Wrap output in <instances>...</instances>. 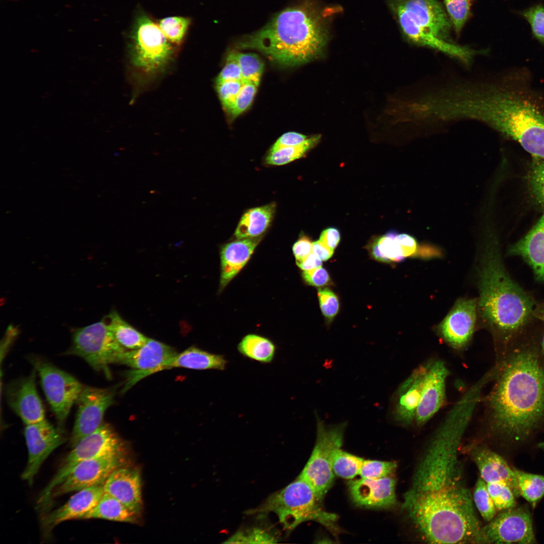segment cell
<instances>
[{"label": "cell", "instance_id": "6da1fadb", "mask_svg": "<svg viewBox=\"0 0 544 544\" xmlns=\"http://www.w3.org/2000/svg\"><path fill=\"white\" fill-rule=\"evenodd\" d=\"M475 404L460 398L437 429L418 464L402 508L430 543H474L481 528L463 482L459 446Z\"/></svg>", "mask_w": 544, "mask_h": 544}, {"label": "cell", "instance_id": "7a4b0ae2", "mask_svg": "<svg viewBox=\"0 0 544 544\" xmlns=\"http://www.w3.org/2000/svg\"><path fill=\"white\" fill-rule=\"evenodd\" d=\"M456 120L480 121L544 159V111L523 89L508 84L462 83L450 105Z\"/></svg>", "mask_w": 544, "mask_h": 544}, {"label": "cell", "instance_id": "3957f363", "mask_svg": "<svg viewBox=\"0 0 544 544\" xmlns=\"http://www.w3.org/2000/svg\"><path fill=\"white\" fill-rule=\"evenodd\" d=\"M495 376L488 399L491 428L523 440L544 420V364L536 350L522 348L508 356Z\"/></svg>", "mask_w": 544, "mask_h": 544}, {"label": "cell", "instance_id": "277c9868", "mask_svg": "<svg viewBox=\"0 0 544 544\" xmlns=\"http://www.w3.org/2000/svg\"><path fill=\"white\" fill-rule=\"evenodd\" d=\"M328 34L323 11L304 0L277 13L262 28L242 37L237 46L258 51L282 66H295L320 55Z\"/></svg>", "mask_w": 544, "mask_h": 544}, {"label": "cell", "instance_id": "5b68a950", "mask_svg": "<svg viewBox=\"0 0 544 544\" xmlns=\"http://www.w3.org/2000/svg\"><path fill=\"white\" fill-rule=\"evenodd\" d=\"M478 310L495 341L512 342L534 317L531 296L510 277L497 248H488L478 270Z\"/></svg>", "mask_w": 544, "mask_h": 544}, {"label": "cell", "instance_id": "8992f818", "mask_svg": "<svg viewBox=\"0 0 544 544\" xmlns=\"http://www.w3.org/2000/svg\"><path fill=\"white\" fill-rule=\"evenodd\" d=\"M320 501L311 486L298 477L288 486L269 496L257 508L247 513H274L287 531L293 530L303 522L312 520L336 534L338 532L337 517L325 511L320 506Z\"/></svg>", "mask_w": 544, "mask_h": 544}, {"label": "cell", "instance_id": "52a82bcc", "mask_svg": "<svg viewBox=\"0 0 544 544\" xmlns=\"http://www.w3.org/2000/svg\"><path fill=\"white\" fill-rule=\"evenodd\" d=\"M315 444L309 460L299 477L307 482L321 501L334 481L331 459L334 451L341 448L346 422L327 425L317 415Z\"/></svg>", "mask_w": 544, "mask_h": 544}, {"label": "cell", "instance_id": "ba28073f", "mask_svg": "<svg viewBox=\"0 0 544 544\" xmlns=\"http://www.w3.org/2000/svg\"><path fill=\"white\" fill-rule=\"evenodd\" d=\"M126 349L121 346L102 319L99 322L76 328L72 343L66 354L83 358L95 370L111 376L109 366L118 364Z\"/></svg>", "mask_w": 544, "mask_h": 544}, {"label": "cell", "instance_id": "9c48e42d", "mask_svg": "<svg viewBox=\"0 0 544 544\" xmlns=\"http://www.w3.org/2000/svg\"><path fill=\"white\" fill-rule=\"evenodd\" d=\"M121 441L111 426L106 423L82 438L73 447L56 474L42 491L37 501L40 509H47L50 504L53 490L66 478L74 467L86 460L119 454Z\"/></svg>", "mask_w": 544, "mask_h": 544}, {"label": "cell", "instance_id": "30bf717a", "mask_svg": "<svg viewBox=\"0 0 544 544\" xmlns=\"http://www.w3.org/2000/svg\"><path fill=\"white\" fill-rule=\"evenodd\" d=\"M130 38L133 63L146 74H153L162 69L173 53V44L158 24L144 13L136 17Z\"/></svg>", "mask_w": 544, "mask_h": 544}, {"label": "cell", "instance_id": "8fae6325", "mask_svg": "<svg viewBox=\"0 0 544 544\" xmlns=\"http://www.w3.org/2000/svg\"><path fill=\"white\" fill-rule=\"evenodd\" d=\"M536 542L530 513L524 507L502 511L482 526L475 541V543Z\"/></svg>", "mask_w": 544, "mask_h": 544}, {"label": "cell", "instance_id": "7c38bea8", "mask_svg": "<svg viewBox=\"0 0 544 544\" xmlns=\"http://www.w3.org/2000/svg\"><path fill=\"white\" fill-rule=\"evenodd\" d=\"M35 367L46 398L61 427L85 386L71 374L48 362L36 361Z\"/></svg>", "mask_w": 544, "mask_h": 544}, {"label": "cell", "instance_id": "4fadbf2b", "mask_svg": "<svg viewBox=\"0 0 544 544\" xmlns=\"http://www.w3.org/2000/svg\"><path fill=\"white\" fill-rule=\"evenodd\" d=\"M114 390L85 386L77 402L78 410L71 437L73 447L103 423L106 411L114 402Z\"/></svg>", "mask_w": 544, "mask_h": 544}, {"label": "cell", "instance_id": "5bb4252c", "mask_svg": "<svg viewBox=\"0 0 544 544\" xmlns=\"http://www.w3.org/2000/svg\"><path fill=\"white\" fill-rule=\"evenodd\" d=\"M177 353L172 347L149 338L142 347L123 353L119 364L130 367L123 391L146 376L166 369L170 360Z\"/></svg>", "mask_w": 544, "mask_h": 544}, {"label": "cell", "instance_id": "9a60e30c", "mask_svg": "<svg viewBox=\"0 0 544 544\" xmlns=\"http://www.w3.org/2000/svg\"><path fill=\"white\" fill-rule=\"evenodd\" d=\"M388 5L397 18L400 26L407 38L416 45L427 47L442 52L468 66L473 57L481 53L466 46H462L441 39L418 25L408 13L394 0H388Z\"/></svg>", "mask_w": 544, "mask_h": 544}, {"label": "cell", "instance_id": "2e32d148", "mask_svg": "<svg viewBox=\"0 0 544 544\" xmlns=\"http://www.w3.org/2000/svg\"><path fill=\"white\" fill-rule=\"evenodd\" d=\"M25 436L28 458L22 478L31 485L44 460L64 442V438L61 429L55 428L45 419L26 425Z\"/></svg>", "mask_w": 544, "mask_h": 544}, {"label": "cell", "instance_id": "e0dca14e", "mask_svg": "<svg viewBox=\"0 0 544 544\" xmlns=\"http://www.w3.org/2000/svg\"><path fill=\"white\" fill-rule=\"evenodd\" d=\"M119 464V454L84 460L79 463L52 491L51 498L104 483Z\"/></svg>", "mask_w": 544, "mask_h": 544}, {"label": "cell", "instance_id": "ac0fdd59", "mask_svg": "<svg viewBox=\"0 0 544 544\" xmlns=\"http://www.w3.org/2000/svg\"><path fill=\"white\" fill-rule=\"evenodd\" d=\"M477 309L478 299H459L440 323L439 332L450 346L461 349L469 342L475 328Z\"/></svg>", "mask_w": 544, "mask_h": 544}, {"label": "cell", "instance_id": "d6986e66", "mask_svg": "<svg viewBox=\"0 0 544 544\" xmlns=\"http://www.w3.org/2000/svg\"><path fill=\"white\" fill-rule=\"evenodd\" d=\"M449 371L442 360L426 363L421 397L415 422L422 426L438 411L445 400V384Z\"/></svg>", "mask_w": 544, "mask_h": 544}, {"label": "cell", "instance_id": "ffe728a7", "mask_svg": "<svg viewBox=\"0 0 544 544\" xmlns=\"http://www.w3.org/2000/svg\"><path fill=\"white\" fill-rule=\"evenodd\" d=\"M35 368L31 374L11 383L7 389L8 402L25 425L41 421L45 414L35 383Z\"/></svg>", "mask_w": 544, "mask_h": 544}, {"label": "cell", "instance_id": "44dd1931", "mask_svg": "<svg viewBox=\"0 0 544 544\" xmlns=\"http://www.w3.org/2000/svg\"><path fill=\"white\" fill-rule=\"evenodd\" d=\"M396 480L392 476L379 479L350 480L349 492L356 505L370 508H388L396 504Z\"/></svg>", "mask_w": 544, "mask_h": 544}, {"label": "cell", "instance_id": "7402d4cb", "mask_svg": "<svg viewBox=\"0 0 544 544\" xmlns=\"http://www.w3.org/2000/svg\"><path fill=\"white\" fill-rule=\"evenodd\" d=\"M426 364L420 365L400 384L393 395L390 414L392 419L402 426L415 422L421 397Z\"/></svg>", "mask_w": 544, "mask_h": 544}, {"label": "cell", "instance_id": "603a6c76", "mask_svg": "<svg viewBox=\"0 0 544 544\" xmlns=\"http://www.w3.org/2000/svg\"><path fill=\"white\" fill-rule=\"evenodd\" d=\"M420 26L447 40L452 23L438 0H394Z\"/></svg>", "mask_w": 544, "mask_h": 544}, {"label": "cell", "instance_id": "cb8c5ba5", "mask_svg": "<svg viewBox=\"0 0 544 544\" xmlns=\"http://www.w3.org/2000/svg\"><path fill=\"white\" fill-rule=\"evenodd\" d=\"M103 484L87 488L74 495L64 505L44 517L42 525L46 531L57 524L83 517L99 501L105 493Z\"/></svg>", "mask_w": 544, "mask_h": 544}, {"label": "cell", "instance_id": "d4e9b609", "mask_svg": "<svg viewBox=\"0 0 544 544\" xmlns=\"http://www.w3.org/2000/svg\"><path fill=\"white\" fill-rule=\"evenodd\" d=\"M105 493L112 496L137 514L142 508L141 479L136 469L117 468L103 484Z\"/></svg>", "mask_w": 544, "mask_h": 544}, {"label": "cell", "instance_id": "484cf974", "mask_svg": "<svg viewBox=\"0 0 544 544\" xmlns=\"http://www.w3.org/2000/svg\"><path fill=\"white\" fill-rule=\"evenodd\" d=\"M471 456L477 465L481 478L487 483H503L512 490L516 497L520 496L516 476L505 460L488 448L475 447Z\"/></svg>", "mask_w": 544, "mask_h": 544}, {"label": "cell", "instance_id": "4316f807", "mask_svg": "<svg viewBox=\"0 0 544 544\" xmlns=\"http://www.w3.org/2000/svg\"><path fill=\"white\" fill-rule=\"evenodd\" d=\"M261 237L246 238L224 245L221 250L220 287H225L248 261Z\"/></svg>", "mask_w": 544, "mask_h": 544}, {"label": "cell", "instance_id": "83f0119b", "mask_svg": "<svg viewBox=\"0 0 544 544\" xmlns=\"http://www.w3.org/2000/svg\"><path fill=\"white\" fill-rule=\"evenodd\" d=\"M510 252L522 257L531 266L536 278L544 281V215L524 238L512 247Z\"/></svg>", "mask_w": 544, "mask_h": 544}, {"label": "cell", "instance_id": "f1b7e54d", "mask_svg": "<svg viewBox=\"0 0 544 544\" xmlns=\"http://www.w3.org/2000/svg\"><path fill=\"white\" fill-rule=\"evenodd\" d=\"M227 364V361L223 355L191 347L175 356L169 362L166 369L180 367L194 370H223Z\"/></svg>", "mask_w": 544, "mask_h": 544}, {"label": "cell", "instance_id": "f546056e", "mask_svg": "<svg viewBox=\"0 0 544 544\" xmlns=\"http://www.w3.org/2000/svg\"><path fill=\"white\" fill-rule=\"evenodd\" d=\"M276 205H267L249 209L242 215L235 230L238 239L258 237L269 227L274 217Z\"/></svg>", "mask_w": 544, "mask_h": 544}, {"label": "cell", "instance_id": "4dcf8cb0", "mask_svg": "<svg viewBox=\"0 0 544 544\" xmlns=\"http://www.w3.org/2000/svg\"><path fill=\"white\" fill-rule=\"evenodd\" d=\"M103 319L117 341L126 350L139 349L149 338L126 322L114 310Z\"/></svg>", "mask_w": 544, "mask_h": 544}, {"label": "cell", "instance_id": "1f68e13d", "mask_svg": "<svg viewBox=\"0 0 544 544\" xmlns=\"http://www.w3.org/2000/svg\"><path fill=\"white\" fill-rule=\"evenodd\" d=\"M137 514L112 496L105 493L97 505L82 519L99 518L112 521L133 522Z\"/></svg>", "mask_w": 544, "mask_h": 544}, {"label": "cell", "instance_id": "d6a6232c", "mask_svg": "<svg viewBox=\"0 0 544 544\" xmlns=\"http://www.w3.org/2000/svg\"><path fill=\"white\" fill-rule=\"evenodd\" d=\"M238 350L243 356L261 363L273 360L276 347L272 342L263 336L250 334L245 336L238 345Z\"/></svg>", "mask_w": 544, "mask_h": 544}, {"label": "cell", "instance_id": "836d02e7", "mask_svg": "<svg viewBox=\"0 0 544 544\" xmlns=\"http://www.w3.org/2000/svg\"><path fill=\"white\" fill-rule=\"evenodd\" d=\"M397 233L390 231L387 234L373 238L367 246L371 256L383 262L402 261L403 257L396 239Z\"/></svg>", "mask_w": 544, "mask_h": 544}, {"label": "cell", "instance_id": "e575fe53", "mask_svg": "<svg viewBox=\"0 0 544 544\" xmlns=\"http://www.w3.org/2000/svg\"><path fill=\"white\" fill-rule=\"evenodd\" d=\"M520 496L534 507L544 496V475L513 467Z\"/></svg>", "mask_w": 544, "mask_h": 544}, {"label": "cell", "instance_id": "d590c367", "mask_svg": "<svg viewBox=\"0 0 544 544\" xmlns=\"http://www.w3.org/2000/svg\"><path fill=\"white\" fill-rule=\"evenodd\" d=\"M320 138V135H315L308 137L298 145L268 152L265 157V163L270 165H283L299 159L314 148L319 142Z\"/></svg>", "mask_w": 544, "mask_h": 544}, {"label": "cell", "instance_id": "8d00e7d4", "mask_svg": "<svg viewBox=\"0 0 544 544\" xmlns=\"http://www.w3.org/2000/svg\"><path fill=\"white\" fill-rule=\"evenodd\" d=\"M364 460L339 448L334 451L332 455V469L334 475L345 479L352 480L359 475Z\"/></svg>", "mask_w": 544, "mask_h": 544}, {"label": "cell", "instance_id": "74e56055", "mask_svg": "<svg viewBox=\"0 0 544 544\" xmlns=\"http://www.w3.org/2000/svg\"><path fill=\"white\" fill-rule=\"evenodd\" d=\"M189 18L172 16L164 18L158 23L166 38L173 44H180L188 31L190 25Z\"/></svg>", "mask_w": 544, "mask_h": 544}, {"label": "cell", "instance_id": "f35d334b", "mask_svg": "<svg viewBox=\"0 0 544 544\" xmlns=\"http://www.w3.org/2000/svg\"><path fill=\"white\" fill-rule=\"evenodd\" d=\"M242 76V81L250 82L258 86L264 70V63L258 55L236 51Z\"/></svg>", "mask_w": 544, "mask_h": 544}, {"label": "cell", "instance_id": "ab89813d", "mask_svg": "<svg viewBox=\"0 0 544 544\" xmlns=\"http://www.w3.org/2000/svg\"><path fill=\"white\" fill-rule=\"evenodd\" d=\"M278 537L273 532L260 527H254L237 531L225 543H273L278 542Z\"/></svg>", "mask_w": 544, "mask_h": 544}, {"label": "cell", "instance_id": "60d3db41", "mask_svg": "<svg viewBox=\"0 0 544 544\" xmlns=\"http://www.w3.org/2000/svg\"><path fill=\"white\" fill-rule=\"evenodd\" d=\"M472 498L484 520L489 522L496 515L497 510L488 490L487 484L481 477L476 482Z\"/></svg>", "mask_w": 544, "mask_h": 544}, {"label": "cell", "instance_id": "b9f144b4", "mask_svg": "<svg viewBox=\"0 0 544 544\" xmlns=\"http://www.w3.org/2000/svg\"><path fill=\"white\" fill-rule=\"evenodd\" d=\"M396 467L397 464L394 461L364 460L359 475L363 479H382L392 476Z\"/></svg>", "mask_w": 544, "mask_h": 544}, {"label": "cell", "instance_id": "7bdbcfd3", "mask_svg": "<svg viewBox=\"0 0 544 544\" xmlns=\"http://www.w3.org/2000/svg\"><path fill=\"white\" fill-rule=\"evenodd\" d=\"M487 486L497 511H502L515 507L516 497L507 484L493 483L487 484Z\"/></svg>", "mask_w": 544, "mask_h": 544}, {"label": "cell", "instance_id": "ee69618b", "mask_svg": "<svg viewBox=\"0 0 544 544\" xmlns=\"http://www.w3.org/2000/svg\"><path fill=\"white\" fill-rule=\"evenodd\" d=\"M456 33L460 32L465 24L470 10L471 0H444Z\"/></svg>", "mask_w": 544, "mask_h": 544}, {"label": "cell", "instance_id": "f6af8a7d", "mask_svg": "<svg viewBox=\"0 0 544 544\" xmlns=\"http://www.w3.org/2000/svg\"><path fill=\"white\" fill-rule=\"evenodd\" d=\"M258 86L250 82H243V86L238 93L231 107L227 110L232 119H234L244 112L251 104Z\"/></svg>", "mask_w": 544, "mask_h": 544}, {"label": "cell", "instance_id": "bcb514c9", "mask_svg": "<svg viewBox=\"0 0 544 544\" xmlns=\"http://www.w3.org/2000/svg\"><path fill=\"white\" fill-rule=\"evenodd\" d=\"M529 182L533 197L544 208V159L535 160L530 171Z\"/></svg>", "mask_w": 544, "mask_h": 544}, {"label": "cell", "instance_id": "7dc6e473", "mask_svg": "<svg viewBox=\"0 0 544 544\" xmlns=\"http://www.w3.org/2000/svg\"><path fill=\"white\" fill-rule=\"evenodd\" d=\"M318 297L320 308L323 315L328 322H331L339 310V301L337 296L327 288L319 289Z\"/></svg>", "mask_w": 544, "mask_h": 544}, {"label": "cell", "instance_id": "c3c4849f", "mask_svg": "<svg viewBox=\"0 0 544 544\" xmlns=\"http://www.w3.org/2000/svg\"><path fill=\"white\" fill-rule=\"evenodd\" d=\"M231 81H242L241 71L235 50L228 54L225 65L216 78V84Z\"/></svg>", "mask_w": 544, "mask_h": 544}, {"label": "cell", "instance_id": "681fc988", "mask_svg": "<svg viewBox=\"0 0 544 544\" xmlns=\"http://www.w3.org/2000/svg\"><path fill=\"white\" fill-rule=\"evenodd\" d=\"M243 84L242 81H231L216 84L219 99L227 111L233 104Z\"/></svg>", "mask_w": 544, "mask_h": 544}, {"label": "cell", "instance_id": "f907efd6", "mask_svg": "<svg viewBox=\"0 0 544 544\" xmlns=\"http://www.w3.org/2000/svg\"><path fill=\"white\" fill-rule=\"evenodd\" d=\"M523 16L529 23L534 36L544 42V8L539 5L530 8L523 13Z\"/></svg>", "mask_w": 544, "mask_h": 544}, {"label": "cell", "instance_id": "816d5d0a", "mask_svg": "<svg viewBox=\"0 0 544 544\" xmlns=\"http://www.w3.org/2000/svg\"><path fill=\"white\" fill-rule=\"evenodd\" d=\"M396 239L404 258L422 255L420 252L425 251L428 248L423 247L422 249H420L416 239L407 234H397Z\"/></svg>", "mask_w": 544, "mask_h": 544}, {"label": "cell", "instance_id": "f5cc1de1", "mask_svg": "<svg viewBox=\"0 0 544 544\" xmlns=\"http://www.w3.org/2000/svg\"><path fill=\"white\" fill-rule=\"evenodd\" d=\"M302 277L307 284L312 286L323 287L331 283L328 272L322 267L304 270Z\"/></svg>", "mask_w": 544, "mask_h": 544}, {"label": "cell", "instance_id": "db71d44e", "mask_svg": "<svg viewBox=\"0 0 544 544\" xmlns=\"http://www.w3.org/2000/svg\"><path fill=\"white\" fill-rule=\"evenodd\" d=\"M308 138L304 134L296 132H286L276 141L269 149V152H273L285 147L298 145Z\"/></svg>", "mask_w": 544, "mask_h": 544}, {"label": "cell", "instance_id": "11a10c76", "mask_svg": "<svg viewBox=\"0 0 544 544\" xmlns=\"http://www.w3.org/2000/svg\"><path fill=\"white\" fill-rule=\"evenodd\" d=\"M312 243L310 239L302 235L293 246V252L296 260L302 259L309 255L312 251Z\"/></svg>", "mask_w": 544, "mask_h": 544}, {"label": "cell", "instance_id": "9f6ffc18", "mask_svg": "<svg viewBox=\"0 0 544 544\" xmlns=\"http://www.w3.org/2000/svg\"><path fill=\"white\" fill-rule=\"evenodd\" d=\"M341 239L339 231L335 228H328L321 233L320 240L330 249H334L338 244Z\"/></svg>", "mask_w": 544, "mask_h": 544}, {"label": "cell", "instance_id": "6f0895ef", "mask_svg": "<svg viewBox=\"0 0 544 544\" xmlns=\"http://www.w3.org/2000/svg\"><path fill=\"white\" fill-rule=\"evenodd\" d=\"M296 264L302 269L308 270L321 267L322 260L311 252L305 257L296 260Z\"/></svg>", "mask_w": 544, "mask_h": 544}, {"label": "cell", "instance_id": "680465c9", "mask_svg": "<svg viewBox=\"0 0 544 544\" xmlns=\"http://www.w3.org/2000/svg\"><path fill=\"white\" fill-rule=\"evenodd\" d=\"M311 252L322 261L328 260L333 253V250L328 248L320 240L312 243Z\"/></svg>", "mask_w": 544, "mask_h": 544}, {"label": "cell", "instance_id": "91938a15", "mask_svg": "<svg viewBox=\"0 0 544 544\" xmlns=\"http://www.w3.org/2000/svg\"><path fill=\"white\" fill-rule=\"evenodd\" d=\"M533 316L544 323V302L535 304L533 310ZM541 350L544 355V335L541 342Z\"/></svg>", "mask_w": 544, "mask_h": 544}, {"label": "cell", "instance_id": "94428289", "mask_svg": "<svg viewBox=\"0 0 544 544\" xmlns=\"http://www.w3.org/2000/svg\"><path fill=\"white\" fill-rule=\"evenodd\" d=\"M541 447H542V448L543 449V450H544V443L542 444V446H541Z\"/></svg>", "mask_w": 544, "mask_h": 544}]
</instances>
